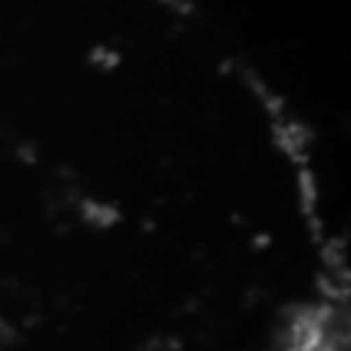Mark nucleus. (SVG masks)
Listing matches in <instances>:
<instances>
[{
	"mask_svg": "<svg viewBox=\"0 0 351 351\" xmlns=\"http://www.w3.org/2000/svg\"><path fill=\"white\" fill-rule=\"evenodd\" d=\"M278 351H349V315L339 291L304 302L289 323Z\"/></svg>",
	"mask_w": 351,
	"mask_h": 351,
	"instance_id": "obj_1",
	"label": "nucleus"
}]
</instances>
